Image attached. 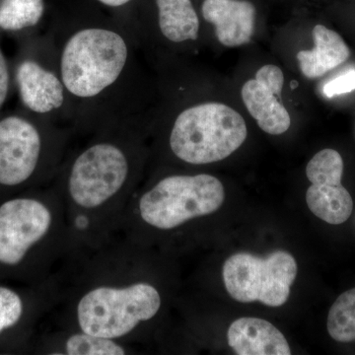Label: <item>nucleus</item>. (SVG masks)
<instances>
[{"label": "nucleus", "mask_w": 355, "mask_h": 355, "mask_svg": "<svg viewBox=\"0 0 355 355\" xmlns=\"http://www.w3.org/2000/svg\"><path fill=\"white\" fill-rule=\"evenodd\" d=\"M58 193L71 249L100 244L135 193L133 153L118 140L89 144L69 163Z\"/></svg>", "instance_id": "f257e3e1"}, {"label": "nucleus", "mask_w": 355, "mask_h": 355, "mask_svg": "<svg viewBox=\"0 0 355 355\" xmlns=\"http://www.w3.org/2000/svg\"><path fill=\"white\" fill-rule=\"evenodd\" d=\"M132 258L125 266L103 268L101 261L83 268L69 301L70 330L128 345L142 324L162 306L160 292L147 280L135 277Z\"/></svg>", "instance_id": "f03ea898"}, {"label": "nucleus", "mask_w": 355, "mask_h": 355, "mask_svg": "<svg viewBox=\"0 0 355 355\" xmlns=\"http://www.w3.org/2000/svg\"><path fill=\"white\" fill-rule=\"evenodd\" d=\"M225 191L209 174L173 175L163 178L130 198L120 221L137 218L142 225L169 231L187 222L214 214L223 205Z\"/></svg>", "instance_id": "7ed1b4c3"}, {"label": "nucleus", "mask_w": 355, "mask_h": 355, "mask_svg": "<svg viewBox=\"0 0 355 355\" xmlns=\"http://www.w3.org/2000/svg\"><path fill=\"white\" fill-rule=\"evenodd\" d=\"M130 49L121 33L87 27L67 39L60 58V76L67 93L77 99H94L118 83L128 62Z\"/></svg>", "instance_id": "20e7f679"}, {"label": "nucleus", "mask_w": 355, "mask_h": 355, "mask_svg": "<svg viewBox=\"0 0 355 355\" xmlns=\"http://www.w3.org/2000/svg\"><path fill=\"white\" fill-rule=\"evenodd\" d=\"M241 114L222 103L209 102L184 109L170 132L173 154L183 162L205 165L234 153L247 139Z\"/></svg>", "instance_id": "39448f33"}, {"label": "nucleus", "mask_w": 355, "mask_h": 355, "mask_svg": "<svg viewBox=\"0 0 355 355\" xmlns=\"http://www.w3.org/2000/svg\"><path fill=\"white\" fill-rule=\"evenodd\" d=\"M48 242L71 249L64 205L58 191L51 200L16 198L0 205L1 265H20L32 249Z\"/></svg>", "instance_id": "423d86ee"}, {"label": "nucleus", "mask_w": 355, "mask_h": 355, "mask_svg": "<svg viewBox=\"0 0 355 355\" xmlns=\"http://www.w3.org/2000/svg\"><path fill=\"white\" fill-rule=\"evenodd\" d=\"M297 272L294 257L279 250L266 258L246 252L233 254L224 263L222 277L229 295L238 302L280 307L288 300Z\"/></svg>", "instance_id": "0eeeda50"}, {"label": "nucleus", "mask_w": 355, "mask_h": 355, "mask_svg": "<svg viewBox=\"0 0 355 355\" xmlns=\"http://www.w3.org/2000/svg\"><path fill=\"white\" fill-rule=\"evenodd\" d=\"M343 160L334 149H324L311 159L306 175L311 183L306 202L314 216L331 225L349 220L354 200L343 186Z\"/></svg>", "instance_id": "6e6552de"}, {"label": "nucleus", "mask_w": 355, "mask_h": 355, "mask_svg": "<svg viewBox=\"0 0 355 355\" xmlns=\"http://www.w3.org/2000/svg\"><path fill=\"white\" fill-rule=\"evenodd\" d=\"M44 139L35 123L20 116L0 120V184L20 186L38 170Z\"/></svg>", "instance_id": "1a4fd4ad"}, {"label": "nucleus", "mask_w": 355, "mask_h": 355, "mask_svg": "<svg viewBox=\"0 0 355 355\" xmlns=\"http://www.w3.org/2000/svg\"><path fill=\"white\" fill-rule=\"evenodd\" d=\"M284 84L282 70L277 65L266 64L242 87L245 107L261 130L268 135H282L291 125V114L282 101Z\"/></svg>", "instance_id": "9d476101"}, {"label": "nucleus", "mask_w": 355, "mask_h": 355, "mask_svg": "<svg viewBox=\"0 0 355 355\" xmlns=\"http://www.w3.org/2000/svg\"><path fill=\"white\" fill-rule=\"evenodd\" d=\"M16 83L21 102L35 114H46L64 106L65 87L60 74L37 60H22L16 69Z\"/></svg>", "instance_id": "9b49d317"}, {"label": "nucleus", "mask_w": 355, "mask_h": 355, "mask_svg": "<svg viewBox=\"0 0 355 355\" xmlns=\"http://www.w3.org/2000/svg\"><path fill=\"white\" fill-rule=\"evenodd\" d=\"M200 11L223 46L236 48L251 41L258 13L252 0H203Z\"/></svg>", "instance_id": "f8f14e48"}, {"label": "nucleus", "mask_w": 355, "mask_h": 355, "mask_svg": "<svg viewBox=\"0 0 355 355\" xmlns=\"http://www.w3.org/2000/svg\"><path fill=\"white\" fill-rule=\"evenodd\" d=\"M229 347L238 355H291L286 336L272 323L259 318L235 320L227 331Z\"/></svg>", "instance_id": "ddd939ff"}, {"label": "nucleus", "mask_w": 355, "mask_h": 355, "mask_svg": "<svg viewBox=\"0 0 355 355\" xmlns=\"http://www.w3.org/2000/svg\"><path fill=\"white\" fill-rule=\"evenodd\" d=\"M312 37L314 48L297 53L299 67L307 78H319L349 60V46L338 33L317 24L313 28Z\"/></svg>", "instance_id": "4468645a"}, {"label": "nucleus", "mask_w": 355, "mask_h": 355, "mask_svg": "<svg viewBox=\"0 0 355 355\" xmlns=\"http://www.w3.org/2000/svg\"><path fill=\"white\" fill-rule=\"evenodd\" d=\"M159 29L173 43L196 41L200 18L193 0H156Z\"/></svg>", "instance_id": "2eb2a0df"}, {"label": "nucleus", "mask_w": 355, "mask_h": 355, "mask_svg": "<svg viewBox=\"0 0 355 355\" xmlns=\"http://www.w3.org/2000/svg\"><path fill=\"white\" fill-rule=\"evenodd\" d=\"M49 354L125 355L130 354L125 343L100 338L78 330H67L55 336Z\"/></svg>", "instance_id": "dca6fc26"}, {"label": "nucleus", "mask_w": 355, "mask_h": 355, "mask_svg": "<svg viewBox=\"0 0 355 355\" xmlns=\"http://www.w3.org/2000/svg\"><path fill=\"white\" fill-rule=\"evenodd\" d=\"M44 10V0H0V30L20 32L35 27Z\"/></svg>", "instance_id": "f3484780"}, {"label": "nucleus", "mask_w": 355, "mask_h": 355, "mask_svg": "<svg viewBox=\"0 0 355 355\" xmlns=\"http://www.w3.org/2000/svg\"><path fill=\"white\" fill-rule=\"evenodd\" d=\"M327 329L338 343L355 340V287L343 292L331 305Z\"/></svg>", "instance_id": "a211bd4d"}, {"label": "nucleus", "mask_w": 355, "mask_h": 355, "mask_svg": "<svg viewBox=\"0 0 355 355\" xmlns=\"http://www.w3.org/2000/svg\"><path fill=\"white\" fill-rule=\"evenodd\" d=\"M24 314V302L17 292L0 286V335L19 323Z\"/></svg>", "instance_id": "6ab92c4d"}, {"label": "nucleus", "mask_w": 355, "mask_h": 355, "mask_svg": "<svg viewBox=\"0 0 355 355\" xmlns=\"http://www.w3.org/2000/svg\"><path fill=\"white\" fill-rule=\"evenodd\" d=\"M355 90V70H349L343 76L336 77L334 80L324 86V93L327 97L345 94Z\"/></svg>", "instance_id": "aec40b11"}, {"label": "nucleus", "mask_w": 355, "mask_h": 355, "mask_svg": "<svg viewBox=\"0 0 355 355\" xmlns=\"http://www.w3.org/2000/svg\"><path fill=\"white\" fill-rule=\"evenodd\" d=\"M10 88V71L3 51L0 48V110L6 104Z\"/></svg>", "instance_id": "412c9836"}, {"label": "nucleus", "mask_w": 355, "mask_h": 355, "mask_svg": "<svg viewBox=\"0 0 355 355\" xmlns=\"http://www.w3.org/2000/svg\"><path fill=\"white\" fill-rule=\"evenodd\" d=\"M98 1L109 7H121L125 6V4H128V2L132 1V0H98Z\"/></svg>", "instance_id": "4be33fe9"}]
</instances>
